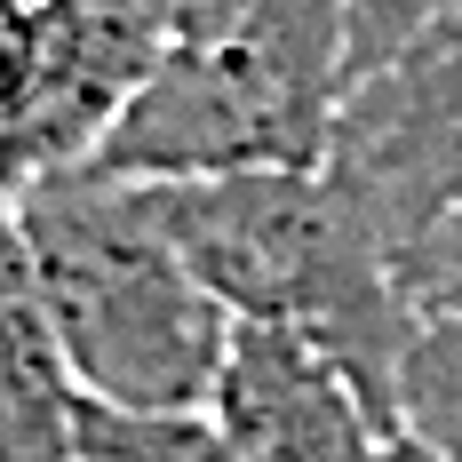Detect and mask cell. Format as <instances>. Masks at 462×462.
Listing matches in <instances>:
<instances>
[{"label":"cell","instance_id":"5bb4252c","mask_svg":"<svg viewBox=\"0 0 462 462\" xmlns=\"http://www.w3.org/2000/svg\"><path fill=\"white\" fill-rule=\"evenodd\" d=\"M383 462H439V455H430V447H415L407 430H391V439H383Z\"/></svg>","mask_w":462,"mask_h":462},{"label":"cell","instance_id":"3957f363","mask_svg":"<svg viewBox=\"0 0 462 462\" xmlns=\"http://www.w3.org/2000/svg\"><path fill=\"white\" fill-rule=\"evenodd\" d=\"M343 88H351V0H247L231 24L160 48L152 80L96 143V168L136 184L327 168Z\"/></svg>","mask_w":462,"mask_h":462},{"label":"cell","instance_id":"8fae6325","mask_svg":"<svg viewBox=\"0 0 462 462\" xmlns=\"http://www.w3.org/2000/svg\"><path fill=\"white\" fill-rule=\"evenodd\" d=\"M439 8H455V0H351V80L367 72L374 56H391V48L407 41L422 16H439Z\"/></svg>","mask_w":462,"mask_h":462},{"label":"cell","instance_id":"8992f818","mask_svg":"<svg viewBox=\"0 0 462 462\" xmlns=\"http://www.w3.org/2000/svg\"><path fill=\"white\" fill-rule=\"evenodd\" d=\"M160 48L168 41L136 24L120 0H48V64L24 120L0 128V184L96 160V143L112 136L128 96L152 80Z\"/></svg>","mask_w":462,"mask_h":462},{"label":"cell","instance_id":"4fadbf2b","mask_svg":"<svg viewBox=\"0 0 462 462\" xmlns=\"http://www.w3.org/2000/svg\"><path fill=\"white\" fill-rule=\"evenodd\" d=\"M430 279H462V199H455V216L430 231V247L415 263V287H430Z\"/></svg>","mask_w":462,"mask_h":462},{"label":"cell","instance_id":"9c48e42d","mask_svg":"<svg viewBox=\"0 0 462 462\" xmlns=\"http://www.w3.org/2000/svg\"><path fill=\"white\" fill-rule=\"evenodd\" d=\"M72 462H239V455H231L224 430L208 422V407H184V415H136V407L80 399Z\"/></svg>","mask_w":462,"mask_h":462},{"label":"cell","instance_id":"7c38bea8","mask_svg":"<svg viewBox=\"0 0 462 462\" xmlns=\"http://www.w3.org/2000/svg\"><path fill=\"white\" fill-rule=\"evenodd\" d=\"M136 24H152L160 41H191V32H216V24H231L247 0H120Z\"/></svg>","mask_w":462,"mask_h":462},{"label":"cell","instance_id":"277c9868","mask_svg":"<svg viewBox=\"0 0 462 462\" xmlns=\"http://www.w3.org/2000/svg\"><path fill=\"white\" fill-rule=\"evenodd\" d=\"M327 176L359 199V216L415 279L430 231L462 199V0L422 16L391 56H374L343 88Z\"/></svg>","mask_w":462,"mask_h":462},{"label":"cell","instance_id":"52a82bcc","mask_svg":"<svg viewBox=\"0 0 462 462\" xmlns=\"http://www.w3.org/2000/svg\"><path fill=\"white\" fill-rule=\"evenodd\" d=\"M80 399L88 391L56 343L16 184H0V462H72Z\"/></svg>","mask_w":462,"mask_h":462},{"label":"cell","instance_id":"30bf717a","mask_svg":"<svg viewBox=\"0 0 462 462\" xmlns=\"http://www.w3.org/2000/svg\"><path fill=\"white\" fill-rule=\"evenodd\" d=\"M48 64V0H0V128L24 120Z\"/></svg>","mask_w":462,"mask_h":462},{"label":"cell","instance_id":"6da1fadb","mask_svg":"<svg viewBox=\"0 0 462 462\" xmlns=\"http://www.w3.org/2000/svg\"><path fill=\"white\" fill-rule=\"evenodd\" d=\"M152 208L231 319L311 335L391 422V374L422 319V287L327 168L184 176L152 184Z\"/></svg>","mask_w":462,"mask_h":462},{"label":"cell","instance_id":"9a60e30c","mask_svg":"<svg viewBox=\"0 0 462 462\" xmlns=\"http://www.w3.org/2000/svg\"><path fill=\"white\" fill-rule=\"evenodd\" d=\"M422 295H439V303H462V279H430Z\"/></svg>","mask_w":462,"mask_h":462},{"label":"cell","instance_id":"ba28073f","mask_svg":"<svg viewBox=\"0 0 462 462\" xmlns=\"http://www.w3.org/2000/svg\"><path fill=\"white\" fill-rule=\"evenodd\" d=\"M391 422L439 462H462V303L422 295V319L391 374Z\"/></svg>","mask_w":462,"mask_h":462},{"label":"cell","instance_id":"7a4b0ae2","mask_svg":"<svg viewBox=\"0 0 462 462\" xmlns=\"http://www.w3.org/2000/svg\"><path fill=\"white\" fill-rule=\"evenodd\" d=\"M16 216H24L32 272L80 391L136 415L208 407L231 311L199 287L184 247L168 239L152 184L72 160V168L24 176Z\"/></svg>","mask_w":462,"mask_h":462},{"label":"cell","instance_id":"5b68a950","mask_svg":"<svg viewBox=\"0 0 462 462\" xmlns=\"http://www.w3.org/2000/svg\"><path fill=\"white\" fill-rule=\"evenodd\" d=\"M208 422L239 462H383L391 422L359 391V374L327 359L295 327L231 319L224 367L208 391Z\"/></svg>","mask_w":462,"mask_h":462}]
</instances>
